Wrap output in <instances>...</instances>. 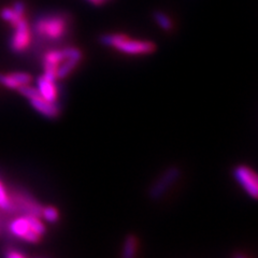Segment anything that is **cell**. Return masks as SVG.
<instances>
[{
	"label": "cell",
	"instance_id": "obj_18",
	"mask_svg": "<svg viewBox=\"0 0 258 258\" xmlns=\"http://www.w3.org/2000/svg\"><path fill=\"white\" fill-rule=\"evenodd\" d=\"M88 2H91L92 4H94L96 6H100V5L104 4V2H106V0H88Z\"/></svg>",
	"mask_w": 258,
	"mask_h": 258
},
{
	"label": "cell",
	"instance_id": "obj_1",
	"mask_svg": "<svg viewBox=\"0 0 258 258\" xmlns=\"http://www.w3.org/2000/svg\"><path fill=\"white\" fill-rule=\"evenodd\" d=\"M9 231L15 238H19L27 243L35 244L43 238L45 225L40 216L23 214L14 217L10 222Z\"/></svg>",
	"mask_w": 258,
	"mask_h": 258
},
{
	"label": "cell",
	"instance_id": "obj_20",
	"mask_svg": "<svg viewBox=\"0 0 258 258\" xmlns=\"http://www.w3.org/2000/svg\"><path fill=\"white\" fill-rule=\"evenodd\" d=\"M0 230H2V221H0Z\"/></svg>",
	"mask_w": 258,
	"mask_h": 258
},
{
	"label": "cell",
	"instance_id": "obj_9",
	"mask_svg": "<svg viewBox=\"0 0 258 258\" xmlns=\"http://www.w3.org/2000/svg\"><path fill=\"white\" fill-rule=\"evenodd\" d=\"M37 90L40 96L45 100L54 103H58L57 81L47 79L44 76L39 77L37 80Z\"/></svg>",
	"mask_w": 258,
	"mask_h": 258
},
{
	"label": "cell",
	"instance_id": "obj_7",
	"mask_svg": "<svg viewBox=\"0 0 258 258\" xmlns=\"http://www.w3.org/2000/svg\"><path fill=\"white\" fill-rule=\"evenodd\" d=\"M68 48V56L64 59L60 66L57 68L56 71V78L57 80H62L67 78L72 71H74L77 67L81 59L83 58V54L79 48L77 47H67Z\"/></svg>",
	"mask_w": 258,
	"mask_h": 258
},
{
	"label": "cell",
	"instance_id": "obj_11",
	"mask_svg": "<svg viewBox=\"0 0 258 258\" xmlns=\"http://www.w3.org/2000/svg\"><path fill=\"white\" fill-rule=\"evenodd\" d=\"M0 210H3L5 212L14 213L15 208L13 205V201L11 198V195L8 191L5 184L0 180Z\"/></svg>",
	"mask_w": 258,
	"mask_h": 258
},
{
	"label": "cell",
	"instance_id": "obj_6",
	"mask_svg": "<svg viewBox=\"0 0 258 258\" xmlns=\"http://www.w3.org/2000/svg\"><path fill=\"white\" fill-rule=\"evenodd\" d=\"M114 47L119 52L129 55H147L154 53L156 50V45L153 42L132 40L129 37H126Z\"/></svg>",
	"mask_w": 258,
	"mask_h": 258
},
{
	"label": "cell",
	"instance_id": "obj_2",
	"mask_svg": "<svg viewBox=\"0 0 258 258\" xmlns=\"http://www.w3.org/2000/svg\"><path fill=\"white\" fill-rule=\"evenodd\" d=\"M69 18L62 13L44 15L36 20L34 31L39 37L47 40H58L66 35Z\"/></svg>",
	"mask_w": 258,
	"mask_h": 258
},
{
	"label": "cell",
	"instance_id": "obj_13",
	"mask_svg": "<svg viewBox=\"0 0 258 258\" xmlns=\"http://www.w3.org/2000/svg\"><path fill=\"white\" fill-rule=\"evenodd\" d=\"M126 35L123 34H110V35H103L100 37V43L106 45V46H110V47H114L117 43H119L120 41L126 38Z\"/></svg>",
	"mask_w": 258,
	"mask_h": 258
},
{
	"label": "cell",
	"instance_id": "obj_16",
	"mask_svg": "<svg viewBox=\"0 0 258 258\" xmlns=\"http://www.w3.org/2000/svg\"><path fill=\"white\" fill-rule=\"evenodd\" d=\"M25 9H26L25 4H24V2H22V0H18V2H16L12 7L13 12L19 16H24V14H25Z\"/></svg>",
	"mask_w": 258,
	"mask_h": 258
},
{
	"label": "cell",
	"instance_id": "obj_17",
	"mask_svg": "<svg viewBox=\"0 0 258 258\" xmlns=\"http://www.w3.org/2000/svg\"><path fill=\"white\" fill-rule=\"evenodd\" d=\"M5 258H27L23 253L16 251V249H8L5 254Z\"/></svg>",
	"mask_w": 258,
	"mask_h": 258
},
{
	"label": "cell",
	"instance_id": "obj_19",
	"mask_svg": "<svg viewBox=\"0 0 258 258\" xmlns=\"http://www.w3.org/2000/svg\"><path fill=\"white\" fill-rule=\"evenodd\" d=\"M235 258H246V257H245V256H243V255H241V254H240V255H237V256H236Z\"/></svg>",
	"mask_w": 258,
	"mask_h": 258
},
{
	"label": "cell",
	"instance_id": "obj_14",
	"mask_svg": "<svg viewBox=\"0 0 258 258\" xmlns=\"http://www.w3.org/2000/svg\"><path fill=\"white\" fill-rule=\"evenodd\" d=\"M154 19L157 22L158 25L163 28L166 31H170L172 29V22L170 20V18L167 14H165L164 12L160 11H156L154 13Z\"/></svg>",
	"mask_w": 258,
	"mask_h": 258
},
{
	"label": "cell",
	"instance_id": "obj_4",
	"mask_svg": "<svg viewBox=\"0 0 258 258\" xmlns=\"http://www.w3.org/2000/svg\"><path fill=\"white\" fill-rule=\"evenodd\" d=\"M180 176H181V170L179 168L177 167L168 168L151 187L150 189L151 198L157 200V199H160L164 195H166L169 188H170L172 185L179 180Z\"/></svg>",
	"mask_w": 258,
	"mask_h": 258
},
{
	"label": "cell",
	"instance_id": "obj_8",
	"mask_svg": "<svg viewBox=\"0 0 258 258\" xmlns=\"http://www.w3.org/2000/svg\"><path fill=\"white\" fill-rule=\"evenodd\" d=\"M28 100L32 108H34L37 112H39L40 114L47 118H56L59 115L60 109H59L58 103H54V102L45 100L41 96H40V94L32 97V98Z\"/></svg>",
	"mask_w": 258,
	"mask_h": 258
},
{
	"label": "cell",
	"instance_id": "obj_10",
	"mask_svg": "<svg viewBox=\"0 0 258 258\" xmlns=\"http://www.w3.org/2000/svg\"><path fill=\"white\" fill-rule=\"evenodd\" d=\"M139 248V241L135 236L129 235L124 241L122 258H137Z\"/></svg>",
	"mask_w": 258,
	"mask_h": 258
},
{
	"label": "cell",
	"instance_id": "obj_5",
	"mask_svg": "<svg viewBox=\"0 0 258 258\" xmlns=\"http://www.w3.org/2000/svg\"><path fill=\"white\" fill-rule=\"evenodd\" d=\"M14 32L10 40V48L14 53H22L27 48L30 42V31L25 19H21L13 27Z\"/></svg>",
	"mask_w": 258,
	"mask_h": 258
},
{
	"label": "cell",
	"instance_id": "obj_15",
	"mask_svg": "<svg viewBox=\"0 0 258 258\" xmlns=\"http://www.w3.org/2000/svg\"><path fill=\"white\" fill-rule=\"evenodd\" d=\"M0 16H2V19L5 20L6 22L10 23V25H11L12 27H14V26L16 25V24H18V22H19L21 19L24 18V16L16 15V14L13 12L12 8H4V9L2 10V12H0Z\"/></svg>",
	"mask_w": 258,
	"mask_h": 258
},
{
	"label": "cell",
	"instance_id": "obj_3",
	"mask_svg": "<svg viewBox=\"0 0 258 258\" xmlns=\"http://www.w3.org/2000/svg\"><path fill=\"white\" fill-rule=\"evenodd\" d=\"M233 176L240 186L252 199L258 196V176L251 167L239 165L233 170Z\"/></svg>",
	"mask_w": 258,
	"mask_h": 258
},
{
	"label": "cell",
	"instance_id": "obj_12",
	"mask_svg": "<svg viewBox=\"0 0 258 258\" xmlns=\"http://www.w3.org/2000/svg\"><path fill=\"white\" fill-rule=\"evenodd\" d=\"M40 217H41L42 220H44L47 223L54 224L56 222H58V220H59V211L53 206L42 207Z\"/></svg>",
	"mask_w": 258,
	"mask_h": 258
},
{
	"label": "cell",
	"instance_id": "obj_21",
	"mask_svg": "<svg viewBox=\"0 0 258 258\" xmlns=\"http://www.w3.org/2000/svg\"><path fill=\"white\" fill-rule=\"evenodd\" d=\"M36 258H45V257H36Z\"/></svg>",
	"mask_w": 258,
	"mask_h": 258
}]
</instances>
